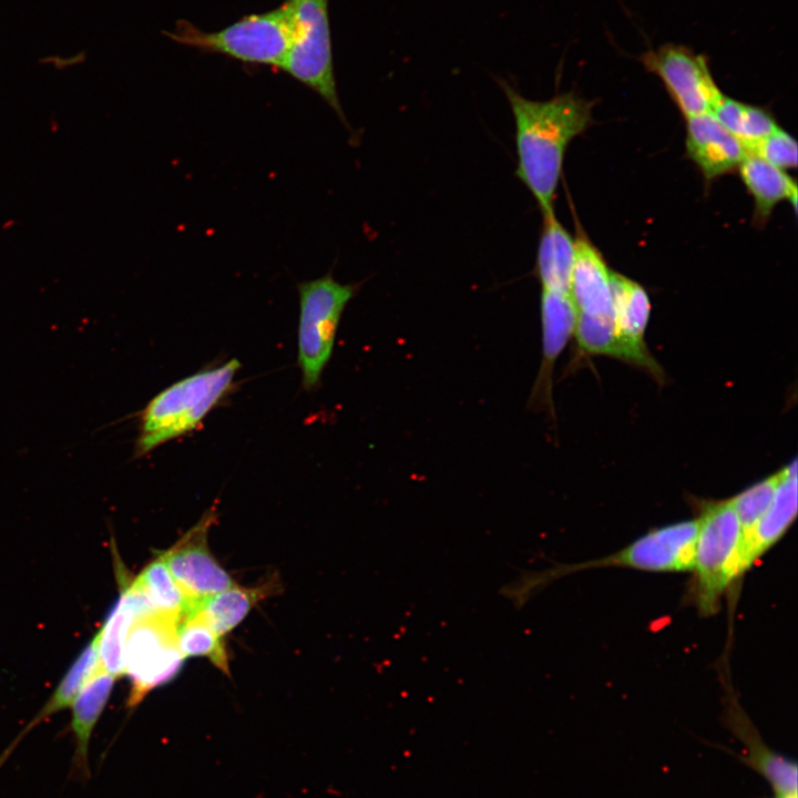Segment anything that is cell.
<instances>
[{
    "label": "cell",
    "instance_id": "7c38bea8",
    "mask_svg": "<svg viewBox=\"0 0 798 798\" xmlns=\"http://www.w3.org/2000/svg\"><path fill=\"white\" fill-rule=\"evenodd\" d=\"M611 291L616 331L630 355L631 365L663 381L664 372L644 341L651 314L647 291L641 284L614 270H611Z\"/></svg>",
    "mask_w": 798,
    "mask_h": 798
},
{
    "label": "cell",
    "instance_id": "d6986e66",
    "mask_svg": "<svg viewBox=\"0 0 798 798\" xmlns=\"http://www.w3.org/2000/svg\"><path fill=\"white\" fill-rule=\"evenodd\" d=\"M535 274L542 289L570 294L574 264V238L557 221L554 209L542 213Z\"/></svg>",
    "mask_w": 798,
    "mask_h": 798
},
{
    "label": "cell",
    "instance_id": "5b68a950",
    "mask_svg": "<svg viewBox=\"0 0 798 798\" xmlns=\"http://www.w3.org/2000/svg\"><path fill=\"white\" fill-rule=\"evenodd\" d=\"M290 45L282 70L316 92L348 127L339 100L329 23V0H287Z\"/></svg>",
    "mask_w": 798,
    "mask_h": 798
},
{
    "label": "cell",
    "instance_id": "8fae6325",
    "mask_svg": "<svg viewBox=\"0 0 798 798\" xmlns=\"http://www.w3.org/2000/svg\"><path fill=\"white\" fill-rule=\"evenodd\" d=\"M723 719L726 728L740 740L745 755L738 758L767 780L775 796L797 795V764L773 750L739 705L732 689H727Z\"/></svg>",
    "mask_w": 798,
    "mask_h": 798
},
{
    "label": "cell",
    "instance_id": "484cf974",
    "mask_svg": "<svg viewBox=\"0 0 798 798\" xmlns=\"http://www.w3.org/2000/svg\"><path fill=\"white\" fill-rule=\"evenodd\" d=\"M573 334L584 354L611 356L631 364L630 355L618 338L614 317L577 313Z\"/></svg>",
    "mask_w": 798,
    "mask_h": 798
},
{
    "label": "cell",
    "instance_id": "ac0fdd59",
    "mask_svg": "<svg viewBox=\"0 0 798 798\" xmlns=\"http://www.w3.org/2000/svg\"><path fill=\"white\" fill-rule=\"evenodd\" d=\"M116 677L100 667L83 685L71 708L70 729L74 740L72 774L80 779L90 778V741L108 702Z\"/></svg>",
    "mask_w": 798,
    "mask_h": 798
},
{
    "label": "cell",
    "instance_id": "cb8c5ba5",
    "mask_svg": "<svg viewBox=\"0 0 798 798\" xmlns=\"http://www.w3.org/2000/svg\"><path fill=\"white\" fill-rule=\"evenodd\" d=\"M134 582L143 590L157 612L180 623L195 607L176 584L161 554L141 571Z\"/></svg>",
    "mask_w": 798,
    "mask_h": 798
},
{
    "label": "cell",
    "instance_id": "9c48e42d",
    "mask_svg": "<svg viewBox=\"0 0 798 798\" xmlns=\"http://www.w3.org/2000/svg\"><path fill=\"white\" fill-rule=\"evenodd\" d=\"M638 60L646 71L659 78L685 119L712 113L724 96L708 58L688 47L666 43L644 52Z\"/></svg>",
    "mask_w": 798,
    "mask_h": 798
},
{
    "label": "cell",
    "instance_id": "f1b7e54d",
    "mask_svg": "<svg viewBox=\"0 0 798 798\" xmlns=\"http://www.w3.org/2000/svg\"><path fill=\"white\" fill-rule=\"evenodd\" d=\"M774 798H797V795L775 796Z\"/></svg>",
    "mask_w": 798,
    "mask_h": 798
},
{
    "label": "cell",
    "instance_id": "d4e9b609",
    "mask_svg": "<svg viewBox=\"0 0 798 798\" xmlns=\"http://www.w3.org/2000/svg\"><path fill=\"white\" fill-rule=\"evenodd\" d=\"M177 647L184 658L206 657L225 675H229V659L222 636L197 615L188 614L178 624Z\"/></svg>",
    "mask_w": 798,
    "mask_h": 798
},
{
    "label": "cell",
    "instance_id": "44dd1931",
    "mask_svg": "<svg viewBox=\"0 0 798 798\" xmlns=\"http://www.w3.org/2000/svg\"><path fill=\"white\" fill-rule=\"evenodd\" d=\"M100 667L99 635L96 632L92 640L74 659L72 665L68 668L44 706L29 722V724L25 725V727L3 750V753L0 754V767L7 761L22 738L34 727L50 718L52 715L71 707L83 685L96 673Z\"/></svg>",
    "mask_w": 798,
    "mask_h": 798
},
{
    "label": "cell",
    "instance_id": "83f0119b",
    "mask_svg": "<svg viewBox=\"0 0 798 798\" xmlns=\"http://www.w3.org/2000/svg\"><path fill=\"white\" fill-rule=\"evenodd\" d=\"M748 152L784 171L797 166V142L781 127H778Z\"/></svg>",
    "mask_w": 798,
    "mask_h": 798
},
{
    "label": "cell",
    "instance_id": "9a60e30c",
    "mask_svg": "<svg viewBox=\"0 0 798 798\" xmlns=\"http://www.w3.org/2000/svg\"><path fill=\"white\" fill-rule=\"evenodd\" d=\"M574 264L570 296L580 314L614 317L611 269L581 226L574 238Z\"/></svg>",
    "mask_w": 798,
    "mask_h": 798
},
{
    "label": "cell",
    "instance_id": "2e32d148",
    "mask_svg": "<svg viewBox=\"0 0 798 798\" xmlns=\"http://www.w3.org/2000/svg\"><path fill=\"white\" fill-rule=\"evenodd\" d=\"M120 585V595L98 631L101 667L116 678L124 675V652L131 625L139 616L157 612L134 580L122 576Z\"/></svg>",
    "mask_w": 798,
    "mask_h": 798
},
{
    "label": "cell",
    "instance_id": "ba28073f",
    "mask_svg": "<svg viewBox=\"0 0 798 798\" xmlns=\"http://www.w3.org/2000/svg\"><path fill=\"white\" fill-rule=\"evenodd\" d=\"M698 534L696 518L655 528L621 550L592 561L567 564V574L590 569L621 567L652 573L690 572Z\"/></svg>",
    "mask_w": 798,
    "mask_h": 798
},
{
    "label": "cell",
    "instance_id": "6da1fadb",
    "mask_svg": "<svg viewBox=\"0 0 798 798\" xmlns=\"http://www.w3.org/2000/svg\"><path fill=\"white\" fill-rule=\"evenodd\" d=\"M515 126V175L535 198L541 213L552 211L570 143L592 123L593 102L574 92L535 101L524 98L504 80Z\"/></svg>",
    "mask_w": 798,
    "mask_h": 798
},
{
    "label": "cell",
    "instance_id": "603a6c76",
    "mask_svg": "<svg viewBox=\"0 0 798 798\" xmlns=\"http://www.w3.org/2000/svg\"><path fill=\"white\" fill-rule=\"evenodd\" d=\"M712 113L743 143L747 152L779 127L768 109L743 103L725 95Z\"/></svg>",
    "mask_w": 798,
    "mask_h": 798
},
{
    "label": "cell",
    "instance_id": "30bf717a",
    "mask_svg": "<svg viewBox=\"0 0 798 798\" xmlns=\"http://www.w3.org/2000/svg\"><path fill=\"white\" fill-rule=\"evenodd\" d=\"M215 518L214 510H209L174 545L160 553L176 584L195 605L236 584L208 548L207 535Z\"/></svg>",
    "mask_w": 798,
    "mask_h": 798
},
{
    "label": "cell",
    "instance_id": "4316f807",
    "mask_svg": "<svg viewBox=\"0 0 798 798\" xmlns=\"http://www.w3.org/2000/svg\"><path fill=\"white\" fill-rule=\"evenodd\" d=\"M778 482V473L765 478L730 499L740 529V549L749 540L756 525L768 510ZM739 549V551H740Z\"/></svg>",
    "mask_w": 798,
    "mask_h": 798
},
{
    "label": "cell",
    "instance_id": "7402d4cb",
    "mask_svg": "<svg viewBox=\"0 0 798 798\" xmlns=\"http://www.w3.org/2000/svg\"><path fill=\"white\" fill-rule=\"evenodd\" d=\"M275 580L255 587L237 584L200 601L190 614L202 618L219 636L241 624L258 602L275 593Z\"/></svg>",
    "mask_w": 798,
    "mask_h": 798
},
{
    "label": "cell",
    "instance_id": "52a82bcc",
    "mask_svg": "<svg viewBox=\"0 0 798 798\" xmlns=\"http://www.w3.org/2000/svg\"><path fill=\"white\" fill-rule=\"evenodd\" d=\"M180 622L158 612L135 618L130 627L124 674L131 681L127 707H136L154 688L173 679L185 659L177 647Z\"/></svg>",
    "mask_w": 798,
    "mask_h": 798
},
{
    "label": "cell",
    "instance_id": "3957f363",
    "mask_svg": "<svg viewBox=\"0 0 798 798\" xmlns=\"http://www.w3.org/2000/svg\"><path fill=\"white\" fill-rule=\"evenodd\" d=\"M698 534L688 597L702 616L716 614L740 579L741 529L730 499L699 505Z\"/></svg>",
    "mask_w": 798,
    "mask_h": 798
},
{
    "label": "cell",
    "instance_id": "5bb4252c",
    "mask_svg": "<svg viewBox=\"0 0 798 798\" xmlns=\"http://www.w3.org/2000/svg\"><path fill=\"white\" fill-rule=\"evenodd\" d=\"M777 473L773 501L739 551L740 577L784 538L797 518V461L792 460Z\"/></svg>",
    "mask_w": 798,
    "mask_h": 798
},
{
    "label": "cell",
    "instance_id": "e0dca14e",
    "mask_svg": "<svg viewBox=\"0 0 798 798\" xmlns=\"http://www.w3.org/2000/svg\"><path fill=\"white\" fill-rule=\"evenodd\" d=\"M577 310L570 294L542 289V365L534 393L541 403L551 405L552 371L555 360L574 332Z\"/></svg>",
    "mask_w": 798,
    "mask_h": 798
},
{
    "label": "cell",
    "instance_id": "ffe728a7",
    "mask_svg": "<svg viewBox=\"0 0 798 798\" xmlns=\"http://www.w3.org/2000/svg\"><path fill=\"white\" fill-rule=\"evenodd\" d=\"M737 171L754 200L756 225H765L775 206L781 201H789L796 209L797 184L784 170L747 152Z\"/></svg>",
    "mask_w": 798,
    "mask_h": 798
},
{
    "label": "cell",
    "instance_id": "4fadbf2b",
    "mask_svg": "<svg viewBox=\"0 0 798 798\" xmlns=\"http://www.w3.org/2000/svg\"><path fill=\"white\" fill-rule=\"evenodd\" d=\"M686 154L709 183L735 172L747 154L743 143L713 115L686 119Z\"/></svg>",
    "mask_w": 798,
    "mask_h": 798
},
{
    "label": "cell",
    "instance_id": "277c9868",
    "mask_svg": "<svg viewBox=\"0 0 798 798\" xmlns=\"http://www.w3.org/2000/svg\"><path fill=\"white\" fill-rule=\"evenodd\" d=\"M290 31V11L285 0L272 10L245 16L217 31H203L180 20L174 30L164 33L180 44L204 52L280 69L289 50Z\"/></svg>",
    "mask_w": 798,
    "mask_h": 798
},
{
    "label": "cell",
    "instance_id": "7a4b0ae2",
    "mask_svg": "<svg viewBox=\"0 0 798 798\" xmlns=\"http://www.w3.org/2000/svg\"><path fill=\"white\" fill-rule=\"evenodd\" d=\"M239 368L234 358L181 379L153 397L140 413L135 457H143L201 424L231 391Z\"/></svg>",
    "mask_w": 798,
    "mask_h": 798
},
{
    "label": "cell",
    "instance_id": "8992f818",
    "mask_svg": "<svg viewBox=\"0 0 798 798\" xmlns=\"http://www.w3.org/2000/svg\"><path fill=\"white\" fill-rule=\"evenodd\" d=\"M357 289L358 285L339 283L330 273L298 284V365L305 390L318 387L341 314Z\"/></svg>",
    "mask_w": 798,
    "mask_h": 798
}]
</instances>
